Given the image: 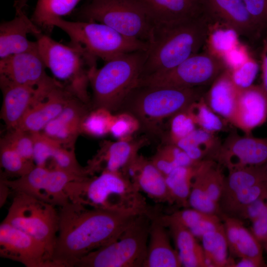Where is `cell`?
<instances>
[{
    "mask_svg": "<svg viewBox=\"0 0 267 267\" xmlns=\"http://www.w3.org/2000/svg\"><path fill=\"white\" fill-rule=\"evenodd\" d=\"M69 201L61 207L51 258L53 267H73L83 257L115 241L140 214Z\"/></svg>",
    "mask_w": 267,
    "mask_h": 267,
    "instance_id": "cell-1",
    "label": "cell"
},
{
    "mask_svg": "<svg viewBox=\"0 0 267 267\" xmlns=\"http://www.w3.org/2000/svg\"><path fill=\"white\" fill-rule=\"evenodd\" d=\"M210 27L201 14L178 24L155 28L140 77L170 70L198 53L207 40Z\"/></svg>",
    "mask_w": 267,
    "mask_h": 267,
    "instance_id": "cell-2",
    "label": "cell"
},
{
    "mask_svg": "<svg viewBox=\"0 0 267 267\" xmlns=\"http://www.w3.org/2000/svg\"><path fill=\"white\" fill-rule=\"evenodd\" d=\"M66 191L70 201L92 208L152 212L140 192L121 172L103 171L96 177L71 181Z\"/></svg>",
    "mask_w": 267,
    "mask_h": 267,
    "instance_id": "cell-3",
    "label": "cell"
},
{
    "mask_svg": "<svg viewBox=\"0 0 267 267\" xmlns=\"http://www.w3.org/2000/svg\"><path fill=\"white\" fill-rule=\"evenodd\" d=\"M202 87L178 88L137 86L128 94L119 112H126L149 134L160 131L167 118L187 109L203 96Z\"/></svg>",
    "mask_w": 267,
    "mask_h": 267,
    "instance_id": "cell-4",
    "label": "cell"
},
{
    "mask_svg": "<svg viewBox=\"0 0 267 267\" xmlns=\"http://www.w3.org/2000/svg\"><path fill=\"white\" fill-rule=\"evenodd\" d=\"M147 56V50L136 51L107 61L99 69H92L89 82L94 109L119 111L128 94L137 86Z\"/></svg>",
    "mask_w": 267,
    "mask_h": 267,
    "instance_id": "cell-5",
    "label": "cell"
},
{
    "mask_svg": "<svg viewBox=\"0 0 267 267\" xmlns=\"http://www.w3.org/2000/svg\"><path fill=\"white\" fill-rule=\"evenodd\" d=\"M37 39L38 50L46 68L56 78L65 82V87L73 94L87 101L89 75L96 67L97 58L77 44H64L43 34Z\"/></svg>",
    "mask_w": 267,
    "mask_h": 267,
    "instance_id": "cell-6",
    "label": "cell"
},
{
    "mask_svg": "<svg viewBox=\"0 0 267 267\" xmlns=\"http://www.w3.org/2000/svg\"><path fill=\"white\" fill-rule=\"evenodd\" d=\"M56 27L70 37V43L78 45L89 54L105 62L124 54L147 50L148 43L131 38L98 22L69 21L55 18L48 23V31Z\"/></svg>",
    "mask_w": 267,
    "mask_h": 267,
    "instance_id": "cell-7",
    "label": "cell"
},
{
    "mask_svg": "<svg viewBox=\"0 0 267 267\" xmlns=\"http://www.w3.org/2000/svg\"><path fill=\"white\" fill-rule=\"evenodd\" d=\"M154 212L139 215L114 241L81 258L78 267H143Z\"/></svg>",
    "mask_w": 267,
    "mask_h": 267,
    "instance_id": "cell-8",
    "label": "cell"
},
{
    "mask_svg": "<svg viewBox=\"0 0 267 267\" xmlns=\"http://www.w3.org/2000/svg\"><path fill=\"white\" fill-rule=\"evenodd\" d=\"M80 15L85 21L105 24L126 36L148 43L154 29L142 0H91Z\"/></svg>",
    "mask_w": 267,
    "mask_h": 267,
    "instance_id": "cell-9",
    "label": "cell"
},
{
    "mask_svg": "<svg viewBox=\"0 0 267 267\" xmlns=\"http://www.w3.org/2000/svg\"><path fill=\"white\" fill-rule=\"evenodd\" d=\"M15 194L2 222L26 232L44 245L51 261L59 230V213L52 204L24 193Z\"/></svg>",
    "mask_w": 267,
    "mask_h": 267,
    "instance_id": "cell-10",
    "label": "cell"
},
{
    "mask_svg": "<svg viewBox=\"0 0 267 267\" xmlns=\"http://www.w3.org/2000/svg\"><path fill=\"white\" fill-rule=\"evenodd\" d=\"M229 68L222 56L211 52L193 55L175 68L140 77L137 86L193 88L211 85Z\"/></svg>",
    "mask_w": 267,
    "mask_h": 267,
    "instance_id": "cell-11",
    "label": "cell"
},
{
    "mask_svg": "<svg viewBox=\"0 0 267 267\" xmlns=\"http://www.w3.org/2000/svg\"><path fill=\"white\" fill-rule=\"evenodd\" d=\"M55 169L36 166L27 174L13 180L0 178L11 190L61 207L70 201L66 193L71 181L84 179Z\"/></svg>",
    "mask_w": 267,
    "mask_h": 267,
    "instance_id": "cell-12",
    "label": "cell"
},
{
    "mask_svg": "<svg viewBox=\"0 0 267 267\" xmlns=\"http://www.w3.org/2000/svg\"><path fill=\"white\" fill-rule=\"evenodd\" d=\"M199 5L211 26L222 25L252 42L262 35L242 0H199Z\"/></svg>",
    "mask_w": 267,
    "mask_h": 267,
    "instance_id": "cell-13",
    "label": "cell"
},
{
    "mask_svg": "<svg viewBox=\"0 0 267 267\" xmlns=\"http://www.w3.org/2000/svg\"><path fill=\"white\" fill-rule=\"evenodd\" d=\"M0 256L27 267H53L44 245L3 222L0 224Z\"/></svg>",
    "mask_w": 267,
    "mask_h": 267,
    "instance_id": "cell-14",
    "label": "cell"
},
{
    "mask_svg": "<svg viewBox=\"0 0 267 267\" xmlns=\"http://www.w3.org/2000/svg\"><path fill=\"white\" fill-rule=\"evenodd\" d=\"M214 161L228 171L263 165L267 162V137L240 136L232 132L222 143Z\"/></svg>",
    "mask_w": 267,
    "mask_h": 267,
    "instance_id": "cell-15",
    "label": "cell"
},
{
    "mask_svg": "<svg viewBox=\"0 0 267 267\" xmlns=\"http://www.w3.org/2000/svg\"><path fill=\"white\" fill-rule=\"evenodd\" d=\"M37 49L8 56L0 60V81L37 88L50 77Z\"/></svg>",
    "mask_w": 267,
    "mask_h": 267,
    "instance_id": "cell-16",
    "label": "cell"
},
{
    "mask_svg": "<svg viewBox=\"0 0 267 267\" xmlns=\"http://www.w3.org/2000/svg\"><path fill=\"white\" fill-rule=\"evenodd\" d=\"M73 95L57 82L42 99L29 108L15 129L30 133L41 132L59 115Z\"/></svg>",
    "mask_w": 267,
    "mask_h": 267,
    "instance_id": "cell-17",
    "label": "cell"
},
{
    "mask_svg": "<svg viewBox=\"0 0 267 267\" xmlns=\"http://www.w3.org/2000/svg\"><path fill=\"white\" fill-rule=\"evenodd\" d=\"M267 119V95L261 85L239 89L234 111L229 122L250 135L255 128Z\"/></svg>",
    "mask_w": 267,
    "mask_h": 267,
    "instance_id": "cell-18",
    "label": "cell"
},
{
    "mask_svg": "<svg viewBox=\"0 0 267 267\" xmlns=\"http://www.w3.org/2000/svg\"><path fill=\"white\" fill-rule=\"evenodd\" d=\"M83 103L72 95L61 113L44 127L43 133L62 146L74 149L78 135L82 133L83 121L89 113Z\"/></svg>",
    "mask_w": 267,
    "mask_h": 267,
    "instance_id": "cell-19",
    "label": "cell"
},
{
    "mask_svg": "<svg viewBox=\"0 0 267 267\" xmlns=\"http://www.w3.org/2000/svg\"><path fill=\"white\" fill-rule=\"evenodd\" d=\"M38 27L23 10L16 11L15 17L0 25V59L37 49L36 42L28 39L29 34L36 38L41 35Z\"/></svg>",
    "mask_w": 267,
    "mask_h": 267,
    "instance_id": "cell-20",
    "label": "cell"
},
{
    "mask_svg": "<svg viewBox=\"0 0 267 267\" xmlns=\"http://www.w3.org/2000/svg\"><path fill=\"white\" fill-rule=\"evenodd\" d=\"M140 192L158 202L173 204L165 176L143 157L137 155L121 172Z\"/></svg>",
    "mask_w": 267,
    "mask_h": 267,
    "instance_id": "cell-21",
    "label": "cell"
},
{
    "mask_svg": "<svg viewBox=\"0 0 267 267\" xmlns=\"http://www.w3.org/2000/svg\"><path fill=\"white\" fill-rule=\"evenodd\" d=\"M3 100L0 118L7 128L15 129L29 109L38 100V88L0 81Z\"/></svg>",
    "mask_w": 267,
    "mask_h": 267,
    "instance_id": "cell-22",
    "label": "cell"
},
{
    "mask_svg": "<svg viewBox=\"0 0 267 267\" xmlns=\"http://www.w3.org/2000/svg\"><path fill=\"white\" fill-rule=\"evenodd\" d=\"M154 28L178 24L201 14L199 0H142Z\"/></svg>",
    "mask_w": 267,
    "mask_h": 267,
    "instance_id": "cell-23",
    "label": "cell"
},
{
    "mask_svg": "<svg viewBox=\"0 0 267 267\" xmlns=\"http://www.w3.org/2000/svg\"><path fill=\"white\" fill-rule=\"evenodd\" d=\"M141 142L128 138L105 143L85 167L88 174L89 176L100 170L121 172L138 155Z\"/></svg>",
    "mask_w": 267,
    "mask_h": 267,
    "instance_id": "cell-24",
    "label": "cell"
},
{
    "mask_svg": "<svg viewBox=\"0 0 267 267\" xmlns=\"http://www.w3.org/2000/svg\"><path fill=\"white\" fill-rule=\"evenodd\" d=\"M155 214L149 232L147 256L143 267H180L178 251L171 245L166 227Z\"/></svg>",
    "mask_w": 267,
    "mask_h": 267,
    "instance_id": "cell-25",
    "label": "cell"
},
{
    "mask_svg": "<svg viewBox=\"0 0 267 267\" xmlns=\"http://www.w3.org/2000/svg\"><path fill=\"white\" fill-rule=\"evenodd\" d=\"M158 217L170 230L182 266L208 267L202 246L191 231L178 223L166 219L162 215H158Z\"/></svg>",
    "mask_w": 267,
    "mask_h": 267,
    "instance_id": "cell-26",
    "label": "cell"
},
{
    "mask_svg": "<svg viewBox=\"0 0 267 267\" xmlns=\"http://www.w3.org/2000/svg\"><path fill=\"white\" fill-rule=\"evenodd\" d=\"M238 92V89L231 79V69L228 68L211 85L204 98L214 112L229 122L234 111Z\"/></svg>",
    "mask_w": 267,
    "mask_h": 267,
    "instance_id": "cell-27",
    "label": "cell"
},
{
    "mask_svg": "<svg viewBox=\"0 0 267 267\" xmlns=\"http://www.w3.org/2000/svg\"><path fill=\"white\" fill-rule=\"evenodd\" d=\"M175 145L182 149L192 160L200 161L214 159L222 143L211 133L203 129H195L186 137L179 139Z\"/></svg>",
    "mask_w": 267,
    "mask_h": 267,
    "instance_id": "cell-28",
    "label": "cell"
},
{
    "mask_svg": "<svg viewBox=\"0 0 267 267\" xmlns=\"http://www.w3.org/2000/svg\"><path fill=\"white\" fill-rule=\"evenodd\" d=\"M208 267H231L234 261L227 256L228 244L224 225L201 237Z\"/></svg>",
    "mask_w": 267,
    "mask_h": 267,
    "instance_id": "cell-29",
    "label": "cell"
},
{
    "mask_svg": "<svg viewBox=\"0 0 267 267\" xmlns=\"http://www.w3.org/2000/svg\"><path fill=\"white\" fill-rule=\"evenodd\" d=\"M200 162L193 166L177 167L165 177L173 203L185 208L189 206L188 199L192 180Z\"/></svg>",
    "mask_w": 267,
    "mask_h": 267,
    "instance_id": "cell-30",
    "label": "cell"
},
{
    "mask_svg": "<svg viewBox=\"0 0 267 267\" xmlns=\"http://www.w3.org/2000/svg\"><path fill=\"white\" fill-rule=\"evenodd\" d=\"M264 165L246 166L228 171V175L225 177L220 199L244 188L267 182Z\"/></svg>",
    "mask_w": 267,
    "mask_h": 267,
    "instance_id": "cell-31",
    "label": "cell"
},
{
    "mask_svg": "<svg viewBox=\"0 0 267 267\" xmlns=\"http://www.w3.org/2000/svg\"><path fill=\"white\" fill-rule=\"evenodd\" d=\"M267 182L244 188L220 200V213L238 218L241 212L247 206L260 198L267 197Z\"/></svg>",
    "mask_w": 267,
    "mask_h": 267,
    "instance_id": "cell-32",
    "label": "cell"
},
{
    "mask_svg": "<svg viewBox=\"0 0 267 267\" xmlns=\"http://www.w3.org/2000/svg\"><path fill=\"white\" fill-rule=\"evenodd\" d=\"M81 0H38L32 21L41 29L48 31L49 21L69 14Z\"/></svg>",
    "mask_w": 267,
    "mask_h": 267,
    "instance_id": "cell-33",
    "label": "cell"
},
{
    "mask_svg": "<svg viewBox=\"0 0 267 267\" xmlns=\"http://www.w3.org/2000/svg\"><path fill=\"white\" fill-rule=\"evenodd\" d=\"M0 161L1 167L8 177H22L29 173L36 165L33 161L22 157L3 138L0 142Z\"/></svg>",
    "mask_w": 267,
    "mask_h": 267,
    "instance_id": "cell-34",
    "label": "cell"
},
{
    "mask_svg": "<svg viewBox=\"0 0 267 267\" xmlns=\"http://www.w3.org/2000/svg\"><path fill=\"white\" fill-rule=\"evenodd\" d=\"M187 110L196 125L201 129L215 133L224 128L223 119L209 107L203 96L190 105Z\"/></svg>",
    "mask_w": 267,
    "mask_h": 267,
    "instance_id": "cell-35",
    "label": "cell"
},
{
    "mask_svg": "<svg viewBox=\"0 0 267 267\" xmlns=\"http://www.w3.org/2000/svg\"><path fill=\"white\" fill-rule=\"evenodd\" d=\"M199 164L194 176L190 193L188 199L189 206L192 208L209 214L219 216V204L211 199L207 194L202 182L199 173Z\"/></svg>",
    "mask_w": 267,
    "mask_h": 267,
    "instance_id": "cell-36",
    "label": "cell"
},
{
    "mask_svg": "<svg viewBox=\"0 0 267 267\" xmlns=\"http://www.w3.org/2000/svg\"><path fill=\"white\" fill-rule=\"evenodd\" d=\"M233 255L240 258H248L255 261L259 267L266 266L263 257L261 243L249 231L243 223L240 228V235Z\"/></svg>",
    "mask_w": 267,
    "mask_h": 267,
    "instance_id": "cell-37",
    "label": "cell"
},
{
    "mask_svg": "<svg viewBox=\"0 0 267 267\" xmlns=\"http://www.w3.org/2000/svg\"><path fill=\"white\" fill-rule=\"evenodd\" d=\"M51 160L50 169L58 170L81 178L89 177L86 168L78 162L74 149L61 146L55 151Z\"/></svg>",
    "mask_w": 267,
    "mask_h": 267,
    "instance_id": "cell-38",
    "label": "cell"
},
{
    "mask_svg": "<svg viewBox=\"0 0 267 267\" xmlns=\"http://www.w3.org/2000/svg\"><path fill=\"white\" fill-rule=\"evenodd\" d=\"M84 119L82 132L94 136H101L110 132L114 115L103 109H94Z\"/></svg>",
    "mask_w": 267,
    "mask_h": 267,
    "instance_id": "cell-39",
    "label": "cell"
},
{
    "mask_svg": "<svg viewBox=\"0 0 267 267\" xmlns=\"http://www.w3.org/2000/svg\"><path fill=\"white\" fill-rule=\"evenodd\" d=\"M31 134L33 141V161L36 166L46 168L47 161L62 145L41 132Z\"/></svg>",
    "mask_w": 267,
    "mask_h": 267,
    "instance_id": "cell-40",
    "label": "cell"
},
{
    "mask_svg": "<svg viewBox=\"0 0 267 267\" xmlns=\"http://www.w3.org/2000/svg\"><path fill=\"white\" fill-rule=\"evenodd\" d=\"M187 108L171 117L170 131L171 144H175L179 139L186 137L196 129V125Z\"/></svg>",
    "mask_w": 267,
    "mask_h": 267,
    "instance_id": "cell-41",
    "label": "cell"
},
{
    "mask_svg": "<svg viewBox=\"0 0 267 267\" xmlns=\"http://www.w3.org/2000/svg\"><path fill=\"white\" fill-rule=\"evenodd\" d=\"M3 138L24 158L33 161V141L30 133L12 129Z\"/></svg>",
    "mask_w": 267,
    "mask_h": 267,
    "instance_id": "cell-42",
    "label": "cell"
},
{
    "mask_svg": "<svg viewBox=\"0 0 267 267\" xmlns=\"http://www.w3.org/2000/svg\"><path fill=\"white\" fill-rule=\"evenodd\" d=\"M114 115L109 133L120 139L129 138L131 134L140 129L138 121L126 112Z\"/></svg>",
    "mask_w": 267,
    "mask_h": 267,
    "instance_id": "cell-43",
    "label": "cell"
},
{
    "mask_svg": "<svg viewBox=\"0 0 267 267\" xmlns=\"http://www.w3.org/2000/svg\"><path fill=\"white\" fill-rule=\"evenodd\" d=\"M258 70L257 63L252 59H248L240 66L231 69L232 80L238 89L247 88L253 85Z\"/></svg>",
    "mask_w": 267,
    "mask_h": 267,
    "instance_id": "cell-44",
    "label": "cell"
},
{
    "mask_svg": "<svg viewBox=\"0 0 267 267\" xmlns=\"http://www.w3.org/2000/svg\"><path fill=\"white\" fill-rule=\"evenodd\" d=\"M211 215L191 208L162 216L166 219L178 223L191 231Z\"/></svg>",
    "mask_w": 267,
    "mask_h": 267,
    "instance_id": "cell-45",
    "label": "cell"
},
{
    "mask_svg": "<svg viewBox=\"0 0 267 267\" xmlns=\"http://www.w3.org/2000/svg\"><path fill=\"white\" fill-rule=\"evenodd\" d=\"M263 35L267 32V0H242Z\"/></svg>",
    "mask_w": 267,
    "mask_h": 267,
    "instance_id": "cell-46",
    "label": "cell"
},
{
    "mask_svg": "<svg viewBox=\"0 0 267 267\" xmlns=\"http://www.w3.org/2000/svg\"><path fill=\"white\" fill-rule=\"evenodd\" d=\"M251 222L252 233L260 243H264L267 240V202L265 208Z\"/></svg>",
    "mask_w": 267,
    "mask_h": 267,
    "instance_id": "cell-47",
    "label": "cell"
},
{
    "mask_svg": "<svg viewBox=\"0 0 267 267\" xmlns=\"http://www.w3.org/2000/svg\"><path fill=\"white\" fill-rule=\"evenodd\" d=\"M261 58L262 74V83L260 85L267 95V32L263 40Z\"/></svg>",
    "mask_w": 267,
    "mask_h": 267,
    "instance_id": "cell-48",
    "label": "cell"
},
{
    "mask_svg": "<svg viewBox=\"0 0 267 267\" xmlns=\"http://www.w3.org/2000/svg\"><path fill=\"white\" fill-rule=\"evenodd\" d=\"M255 261L248 258H241L237 263L234 262L232 267H259Z\"/></svg>",
    "mask_w": 267,
    "mask_h": 267,
    "instance_id": "cell-49",
    "label": "cell"
},
{
    "mask_svg": "<svg viewBox=\"0 0 267 267\" xmlns=\"http://www.w3.org/2000/svg\"><path fill=\"white\" fill-rule=\"evenodd\" d=\"M0 207L2 206L5 202L7 197L10 192V189L1 180L0 183Z\"/></svg>",
    "mask_w": 267,
    "mask_h": 267,
    "instance_id": "cell-50",
    "label": "cell"
},
{
    "mask_svg": "<svg viewBox=\"0 0 267 267\" xmlns=\"http://www.w3.org/2000/svg\"><path fill=\"white\" fill-rule=\"evenodd\" d=\"M29 0H16L14 6L16 11H18L23 10V8L26 6Z\"/></svg>",
    "mask_w": 267,
    "mask_h": 267,
    "instance_id": "cell-51",
    "label": "cell"
},
{
    "mask_svg": "<svg viewBox=\"0 0 267 267\" xmlns=\"http://www.w3.org/2000/svg\"><path fill=\"white\" fill-rule=\"evenodd\" d=\"M264 169H265L266 180L267 182V162L264 165Z\"/></svg>",
    "mask_w": 267,
    "mask_h": 267,
    "instance_id": "cell-52",
    "label": "cell"
},
{
    "mask_svg": "<svg viewBox=\"0 0 267 267\" xmlns=\"http://www.w3.org/2000/svg\"><path fill=\"white\" fill-rule=\"evenodd\" d=\"M264 244L265 248L267 252V240Z\"/></svg>",
    "mask_w": 267,
    "mask_h": 267,
    "instance_id": "cell-53",
    "label": "cell"
},
{
    "mask_svg": "<svg viewBox=\"0 0 267 267\" xmlns=\"http://www.w3.org/2000/svg\"><path fill=\"white\" fill-rule=\"evenodd\" d=\"M266 200H267V197H266Z\"/></svg>",
    "mask_w": 267,
    "mask_h": 267,
    "instance_id": "cell-54",
    "label": "cell"
}]
</instances>
